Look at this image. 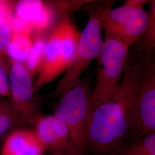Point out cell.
<instances>
[{
	"label": "cell",
	"mask_w": 155,
	"mask_h": 155,
	"mask_svg": "<svg viewBox=\"0 0 155 155\" xmlns=\"http://www.w3.org/2000/svg\"><path fill=\"white\" fill-rule=\"evenodd\" d=\"M12 33H20L31 36L33 31V27L30 22L23 20L15 15L11 22Z\"/></svg>",
	"instance_id": "20"
},
{
	"label": "cell",
	"mask_w": 155,
	"mask_h": 155,
	"mask_svg": "<svg viewBox=\"0 0 155 155\" xmlns=\"http://www.w3.org/2000/svg\"><path fill=\"white\" fill-rule=\"evenodd\" d=\"M35 127L34 130L45 150L50 151L52 153L67 150L77 151L72 147L66 125L55 115L39 117Z\"/></svg>",
	"instance_id": "9"
},
{
	"label": "cell",
	"mask_w": 155,
	"mask_h": 155,
	"mask_svg": "<svg viewBox=\"0 0 155 155\" xmlns=\"http://www.w3.org/2000/svg\"><path fill=\"white\" fill-rule=\"evenodd\" d=\"M129 133L139 137L155 133V61L152 56L139 82Z\"/></svg>",
	"instance_id": "8"
},
{
	"label": "cell",
	"mask_w": 155,
	"mask_h": 155,
	"mask_svg": "<svg viewBox=\"0 0 155 155\" xmlns=\"http://www.w3.org/2000/svg\"><path fill=\"white\" fill-rule=\"evenodd\" d=\"M90 81L81 79L60 97L54 115L68 129L72 147L81 155H85L87 147V130L91 107Z\"/></svg>",
	"instance_id": "4"
},
{
	"label": "cell",
	"mask_w": 155,
	"mask_h": 155,
	"mask_svg": "<svg viewBox=\"0 0 155 155\" xmlns=\"http://www.w3.org/2000/svg\"><path fill=\"white\" fill-rule=\"evenodd\" d=\"M32 44V40L31 36L12 33L6 55L9 56L11 61L18 62L24 64L27 60Z\"/></svg>",
	"instance_id": "11"
},
{
	"label": "cell",
	"mask_w": 155,
	"mask_h": 155,
	"mask_svg": "<svg viewBox=\"0 0 155 155\" xmlns=\"http://www.w3.org/2000/svg\"><path fill=\"white\" fill-rule=\"evenodd\" d=\"M147 2V1L144 0H127L125 2L124 5L134 8H144V4Z\"/></svg>",
	"instance_id": "22"
},
{
	"label": "cell",
	"mask_w": 155,
	"mask_h": 155,
	"mask_svg": "<svg viewBox=\"0 0 155 155\" xmlns=\"http://www.w3.org/2000/svg\"><path fill=\"white\" fill-rule=\"evenodd\" d=\"M150 6L149 21L143 36L137 47L145 53L154 55L155 50V1H147Z\"/></svg>",
	"instance_id": "13"
},
{
	"label": "cell",
	"mask_w": 155,
	"mask_h": 155,
	"mask_svg": "<svg viewBox=\"0 0 155 155\" xmlns=\"http://www.w3.org/2000/svg\"><path fill=\"white\" fill-rule=\"evenodd\" d=\"M127 155H155V133L143 138L127 151Z\"/></svg>",
	"instance_id": "16"
},
{
	"label": "cell",
	"mask_w": 155,
	"mask_h": 155,
	"mask_svg": "<svg viewBox=\"0 0 155 155\" xmlns=\"http://www.w3.org/2000/svg\"><path fill=\"white\" fill-rule=\"evenodd\" d=\"M45 151L34 130L17 128L8 133L1 155H43Z\"/></svg>",
	"instance_id": "10"
},
{
	"label": "cell",
	"mask_w": 155,
	"mask_h": 155,
	"mask_svg": "<svg viewBox=\"0 0 155 155\" xmlns=\"http://www.w3.org/2000/svg\"><path fill=\"white\" fill-rule=\"evenodd\" d=\"M47 39L42 33H38L32 40V47L27 60L24 64L32 77L38 75L43 66Z\"/></svg>",
	"instance_id": "12"
},
{
	"label": "cell",
	"mask_w": 155,
	"mask_h": 155,
	"mask_svg": "<svg viewBox=\"0 0 155 155\" xmlns=\"http://www.w3.org/2000/svg\"><path fill=\"white\" fill-rule=\"evenodd\" d=\"M80 33L67 17L56 25L47 39L44 61L34 85L35 90L66 71L75 55Z\"/></svg>",
	"instance_id": "2"
},
{
	"label": "cell",
	"mask_w": 155,
	"mask_h": 155,
	"mask_svg": "<svg viewBox=\"0 0 155 155\" xmlns=\"http://www.w3.org/2000/svg\"><path fill=\"white\" fill-rule=\"evenodd\" d=\"M10 99L19 127L34 125L39 117V107L35 97L32 77L24 65L11 61L9 70Z\"/></svg>",
	"instance_id": "7"
},
{
	"label": "cell",
	"mask_w": 155,
	"mask_h": 155,
	"mask_svg": "<svg viewBox=\"0 0 155 155\" xmlns=\"http://www.w3.org/2000/svg\"><path fill=\"white\" fill-rule=\"evenodd\" d=\"M54 13V8L51 6L45 4L42 11L32 22L33 30H35L38 33H43L53 21Z\"/></svg>",
	"instance_id": "17"
},
{
	"label": "cell",
	"mask_w": 155,
	"mask_h": 155,
	"mask_svg": "<svg viewBox=\"0 0 155 155\" xmlns=\"http://www.w3.org/2000/svg\"><path fill=\"white\" fill-rule=\"evenodd\" d=\"M130 47L118 39L105 36L97 58V75L94 89L91 90L90 114L116 91L122 79Z\"/></svg>",
	"instance_id": "3"
},
{
	"label": "cell",
	"mask_w": 155,
	"mask_h": 155,
	"mask_svg": "<svg viewBox=\"0 0 155 155\" xmlns=\"http://www.w3.org/2000/svg\"><path fill=\"white\" fill-rule=\"evenodd\" d=\"M14 10L13 4L11 1L0 0V16L9 22H11L12 18L15 15Z\"/></svg>",
	"instance_id": "21"
},
{
	"label": "cell",
	"mask_w": 155,
	"mask_h": 155,
	"mask_svg": "<svg viewBox=\"0 0 155 155\" xmlns=\"http://www.w3.org/2000/svg\"><path fill=\"white\" fill-rule=\"evenodd\" d=\"M105 32V36L121 40L129 46L137 43L143 36L149 21V12L144 8L123 5L116 8L101 4L87 8Z\"/></svg>",
	"instance_id": "5"
},
{
	"label": "cell",
	"mask_w": 155,
	"mask_h": 155,
	"mask_svg": "<svg viewBox=\"0 0 155 155\" xmlns=\"http://www.w3.org/2000/svg\"><path fill=\"white\" fill-rule=\"evenodd\" d=\"M12 35L11 22L0 16V57L4 58L6 55Z\"/></svg>",
	"instance_id": "18"
},
{
	"label": "cell",
	"mask_w": 155,
	"mask_h": 155,
	"mask_svg": "<svg viewBox=\"0 0 155 155\" xmlns=\"http://www.w3.org/2000/svg\"><path fill=\"white\" fill-rule=\"evenodd\" d=\"M45 5V2L40 0L19 1L14 8L15 15L32 24L42 11Z\"/></svg>",
	"instance_id": "15"
},
{
	"label": "cell",
	"mask_w": 155,
	"mask_h": 155,
	"mask_svg": "<svg viewBox=\"0 0 155 155\" xmlns=\"http://www.w3.org/2000/svg\"><path fill=\"white\" fill-rule=\"evenodd\" d=\"M153 56L137 47L129 51L116 91L90 114L87 130L88 148L102 153L107 152L129 133L139 82L145 67Z\"/></svg>",
	"instance_id": "1"
},
{
	"label": "cell",
	"mask_w": 155,
	"mask_h": 155,
	"mask_svg": "<svg viewBox=\"0 0 155 155\" xmlns=\"http://www.w3.org/2000/svg\"><path fill=\"white\" fill-rule=\"evenodd\" d=\"M9 70L4 58L0 57V97L10 98Z\"/></svg>",
	"instance_id": "19"
},
{
	"label": "cell",
	"mask_w": 155,
	"mask_h": 155,
	"mask_svg": "<svg viewBox=\"0 0 155 155\" xmlns=\"http://www.w3.org/2000/svg\"><path fill=\"white\" fill-rule=\"evenodd\" d=\"M51 155H80L77 151L74 150H67L64 151H60L52 153Z\"/></svg>",
	"instance_id": "23"
},
{
	"label": "cell",
	"mask_w": 155,
	"mask_h": 155,
	"mask_svg": "<svg viewBox=\"0 0 155 155\" xmlns=\"http://www.w3.org/2000/svg\"><path fill=\"white\" fill-rule=\"evenodd\" d=\"M19 127L11 100L0 101V137Z\"/></svg>",
	"instance_id": "14"
},
{
	"label": "cell",
	"mask_w": 155,
	"mask_h": 155,
	"mask_svg": "<svg viewBox=\"0 0 155 155\" xmlns=\"http://www.w3.org/2000/svg\"><path fill=\"white\" fill-rule=\"evenodd\" d=\"M102 29L98 20L89 15V18L80 33L75 55L70 67L56 85L51 97H61L75 86L91 62L97 59L103 43Z\"/></svg>",
	"instance_id": "6"
}]
</instances>
